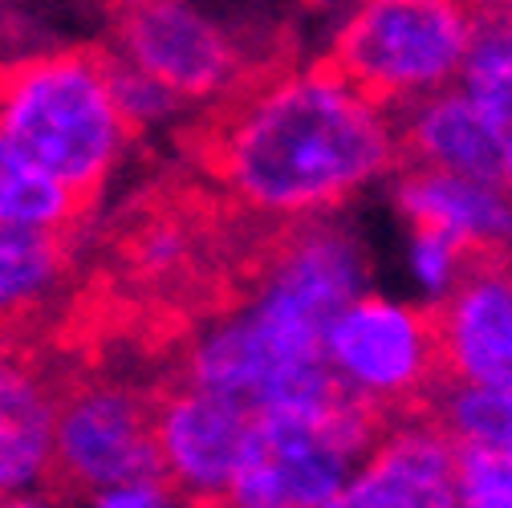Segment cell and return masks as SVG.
<instances>
[{
	"instance_id": "6da1fadb",
	"label": "cell",
	"mask_w": 512,
	"mask_h": 508,
	"mask_svg": "<svg viewBox=\"0 0 512 508\" xmlns=\"http://www.w3.org/2000/svg\"><path fill=\"white\" fill-rule=\"evenodd\" d=\"M187 151L236 212L301 224L395 163V126L317 61L248 78L187 135Z\"/></svg>"
},
{
	"instance_id": "7a4b0ae2",
	"label": "cell",
	"mask_w": 512,
	"mask_h": 508,
	"mask_svg": "<svg viewBox=\"0 0 512 508\" xmlns=\"http://www.w3.org/2000/svg\"><path fill=\"white\" fill-rule=\"evenodd\" d=\"M0 131L86 204H94L135 135L114 102L102 49L0 61Z\"/></svg>"
},
{
	"instance_id": "3957f363",
	"label": "cell",
	"mask_w": 512,
	"mask_h": 508,
	"mask_svg": "<svg viewBox=\"0 0 512 508\" xmlns=\"http://www.w3.org/2000/svg\"><path fill=\"white\" fill-rule=\"evenodd\" d=\"M395 423L338 391L322 403L256 411L248 456L224 492V508H326Z\"/></svg>"
},
{
	"instance_id": "277c9868",
	"label": "cell",
	"mask_w": 512,
	"mask_h": 508,
	"mask_svg": "<svg viewBox=\"0 0 512 508\" xmlns=\"http://www.w3.org/2000/svg\"><path fill=\"white\" fill-rule=\"evenodd\" d=\"M476 0H358L322 66L378 110L447 90L464 66Z\"/></svg>"
},
{
	"instance_id": "5b68a950",
	"label": "cell",
	"mask_w": 512,
	"mask_h": 508,
	"mask_svg": "<svg viewBox=\"0 0 512 508\" xmlns=\"http://www.w3.org/2000/svg\"><path fill=\"white\" fill-rule=\"evenodd\" d=\"M143 480H167L155 435V391L90 374L61 383L49 484L98 496Z\"/></svg>"
},
{
	"instance_id": "8992f818",
	"label": "cell",
	"mask_w": 512,
	"mask_h": 508,
	"mask_svg": "<svg viewBox=\"0 0 512 508\" xmlns=\"http://www.w3.org/2000/svg\"><path fill=\"white\" fill-rule=\"evenodd\" d=\"M326 358L338 383L391 423L419 419L431 395L447 383L435 309L358 297L326 334Z\"/></svg>"
},
{
	"instance_id": "52a82bcc",
	"label": "cell",
	"mask_w": 512,
	"mask_h": 508,
	"mask_svg": "<svg viewBox=\"0 0 512 508\" xmlns=\"http://www.w3.org/2000/svg\"><path fill=\"white\" fill-rule=\"evenodd\" d=\"M114 53L175 98H228L256 78L244 70L240 45L183 0L122 13Z\"/></svg>"
},
{
	"instance_id": "ba28073f",
	"label": "cell",
	"mask_w": 512,
	"mask_h": 508,
	"mask_svg": "<svg viewBox=\"0 0 512 508\" xmlns=\"http://www.w3.org/2000/svg\"><path fill=\"white\" fill-rule=\"evenodd\" d=\"M256 431V411L175 378L155 391V435L167 480L187 504L224 500Z\"/></svg>"
},
{
	"instance_id": "9c48e42d",
	"label": "cell",
	"mask_w": 512,
	"mask_h": 508,
	"mask_svg": "<svg viewBox=\"0 0 512 508\" xmlns=\"http://www.w3.org/2000/svg\"><path fill=\"white\" fill-rule=\"evenodd\" d=\"M431 309L447 383L512 387V269L504 248L476 252Z\"/></svg>"
},
{
	"instance_id": "30bf717a",
	"label": "cell",
	"mask_w": 512,
	"mask_h": 508,
	"mask_svg": "<svg viewBox=\"0 0 512 508\" xmlns=\"http://www.w3.org/2000/svg\"><path fill=\"white\" fill-rule=\"evenodd\" d=\"M326 508H460V448L435 423L403 419Z\"/></svg>"
},
{
	"instance_id": "8fae6325",
	"label": "cell",
	"mask_w": 512,
	"mask_h": 508,
	"mask_svg": "<svg viewBox=\"0 0 512 508\" xmlns=\"http://www.w3.org/2000/svg\"><path fill=\"white\" fill-rule=\"evenodd\" d=\"M395 131V163L403 171H443L500 183L508 135L464 94L439 90L415 106Z\"/></svg>"
},
{
	"instance_id": "7c38bea8",
	"label": "cell",
	"mask_w": 512,
	"mask_h": 508,
	"mask_svg": "<svg viewBox=\"0 0 512 508\" xmlns=\"http://www.w3.org/2000/svg\"><path fill=\"white\" fill-rule=\"evenodd\" d=\"M53 427L57 383L25 358V346H0V500L49 480Z\"/></svg>"
},
{
	"instance_id": "4fadbf2b",
	"label": "cell",
	"mask_w": 512,
	"mask_h": 508,
	"mask_svg": "<svg viewBox=\"0 0 512 508\" xmlns=\"http://www.w3.org/2000/svg\"><path fill=\"white\" fill-rule=\"evenodd\" d=\"M399 208L411 216L415 232H435L464 252L504 248L512 240V200L500 183L464 179L443 171H403Z\"/></svg>"
},
{
	"instance_id": "5bb4252c",
	"label": "cell",
	"mask_w": 512,
	"mask_h": 508,
	"mask_svg": "<svg viewBox=\"0 0 512 508\" xmlns=\"http://www.w3.org/2000/svg\"><path fill=\"white\" fill-rule=\"evenodd\" d=\"M78 232L0 228V346H17V334L45 309L74 269Z\"/></svg>"
},
{
	"instance_id": "9a60e30c",
	"label": "cell",
	"mask_w": 512,
	"mask_h": 508,
	"mask_svg": "<svg viewBox=\"0 0 512 508\" xmlns=\"http://www.w3.org/2000/svg\"><path fill=\"white\" fill-rule=\"evenodd\" d=\"M90 204L66 183L29 163L0 131V228H49L74 232L86 224Z\"/></svg>"
},
{
	"instance_id": "2e32d148",
	"label": "cell",
	"mask_w": 512,
	"mask_h": 508,
	"mask_svg": "<svg viewBox=\"0 0 512 508\" xmlns=\"http://www.w3.org/2000/svg\"><path fill=\"white\" fill-rule=\"evenodd\" d=\"M419 419L435 423L456 448H484L512 456V387L443 383Z\"/></svg>"
},
{
	"instance_id": "e0dca14e",
	"label": "cell",
	"mask_w": 512,
	"mask_h": 508,
	"mask_svg": "<svg viewBox=\"0 0 512 508\" xmlns=\"http://www.w3.org/2000/svg\"><path fill=\"white\" fill-rule=\"evenodd\" d=\"M460 90L512 135V13L480 9L472 45L460 66Z\"/></svg>"
},
{
	"instance_id": "ac0fdd59",
	"label": "cell",
	"mask_w": 512,
	"mask_h": 508,
	"mask_svg": "<svg viewBox=\"0 0 512 508\" xmlns=\"http://www.w3.org/2000/svg\"><path fill=\"white\" fill-rule=\"evenodd\" d=\"M102 57H106V78H110L114 102H118L122 118L131 122V131H139V126L163 118V114L179 102V98L167 94L159 82H151L143 70H135L126 57H118V53H110V49H102Z\"/></svg>"
},
{
	"instance_id": "d6986e66",
	"label": "cell",
	"mask_w": 512,
	"mask_h": 508,
	"mask_svg": "<svg viewBox=\"0 0 512 508\" xmlns=\"http://www.w3.org/2000/svg\"><path fill=\"white\" fill-rule=\"evenodd\" d=\"M460 508H512V456L460 448Z\"/></svg>"
},
{
	"instance_id": "ffe728a7",
	"label": "cell",
	"mask_w": 512,
	"mask_h": 508,
	"mask_svg": "<svg viewBox=\"0 0 512 508\" xmlns=\"http://www.w3.org/2000/svg\"><path fill=\"white\" fill-rule=\"evenodd\" d=\"M411 261H415V273H419V281H423L427 289L447 293V289L460 281L464 265L472 261V252H464L460 244H452L447 236L415 232V252H411Z\"/></svg>"
},
{
	"instance_id": "44dd1931",
	"label": "cell",
	"mask_w": 512,
	"mask_h": 508,
	"mask_svg": "<svg viewBox=\"0 0 512 508\" xmlns=\"http://www.w3.org/2000/svg\"><path fill=\"white\" fill-rule=\"evenodd\" d=\"M94 508H183V492L171 480H143V484H122V488L98 492Z\"/></svg>"
},
{
	"instance_id": "7402d4cb",
	"label": "cell",
	"mask_w": 512,
	"mask_h": 508,
	"mask_svg": "<svg viewBox=\"0 0 512 508\" xmlns=\"http://www.w3.org/2000/svg\"><path fill=\"white\" fill-rule=\"evenodd\" d=\"M102 9H110V13H135V9H147V5H155V0H98Z\"/></svg>"
},
{
	"instance_id": "603a6c76",
	"label": "cell",
	"mask_w": 512,
	"mask_h": 508,
	"mask_svg": "<svg viewBox=\"0 0 512 508\" xmlns=\"http://www.w3.org/2000/svg\"><path fill=\"white\" fill-rule=\"evenodd\" d=\"M500 187L512 196V135H508V143H504V163H500Z\"/></svg>"
},
{
	"instance_id": "cb8c5ba5",
	"label": "cell",
	"mask_w": 512,
	"mask_h": 508,
	"mask_svg": "<svg viewBox=\"0 0 512 508\" xmlns=\"http://www.w3.org/2000/svg\"><path fill=\"white\" fill-rule=\"evenodd\" d=\"M191 508H224L220 500H204V504H191Z\"/></svg>"
},
{
	"instance_id": "d4e9b609",
	"label": "cell",
	"mask_w": 512,
	"mask_h": 508,
	"mask_svg": "<svg viewBox=\"0 0 512 508\" xmlns=\"http://www.w3.org/2000/svg\"><path fill=\"white\" fill-rule=\"evenodd\" d=\"M5 508H37V504H29V500H13V504H5Z\"/></svg>"
}]
</instances>
